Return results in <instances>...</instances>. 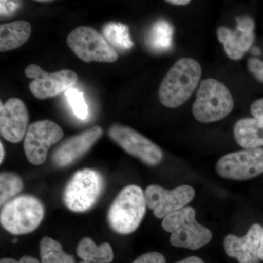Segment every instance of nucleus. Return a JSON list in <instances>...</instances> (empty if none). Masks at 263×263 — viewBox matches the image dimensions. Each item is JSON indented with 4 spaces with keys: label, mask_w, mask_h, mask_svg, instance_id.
<instances>
[{
    "label": "nucleus",
    "mask_w": 263,
    "mask_h": 263,
    "mask_svg": "<svg viewBox=\"0 0 263 263\" xmlns=\"http://www.w3.org/2000/svg\"><path fill=\"white\" fill-rule=\"evenodd\" d=\"M201 65L194 59L181 58L164 76L159 89V98L164 106L176 108L186 103L200 84Z\"/></svg>",
    "instance_id": "obj_1"
},
{
    "label": "nucleus",
    "mask_w": 263,
    "mask_h": 263,
    "mask_svg": "<svg viewBox=\"0 0 263 263\" xmlns=\"http://www.w3.org/2000/svg\"><path fill=\"white\" fill-rule=\"evenodd\" d=\"M146 201L143 190L132 184L121 190L109 208L107 219L115 233L128 235L140 226L146 212Z\"/></svg>",
    "instance_id": "obj_2"
},
{
    "label": "nucleus",
    "mask_w": 263,
    "mask_h": 263,
    "mask_svg": "<svg viewBox=\"0 0 263 263\" xmlns=\"http://www.w3.org/2000/svg\"><path fill=\"white\" fill-rule=\"evenodd\" d=\"M162 228L171 233V245L178 248L197 250L212 239V233L196 220L193 207H185L164 218Z\"/></svg>",
    "instance_id": "obj_3"
},
{
    "label": "nucleus",
    "mask_w": 263,
    "mask_h": 263,
    "mask_svg": "<svg viewBox=\"0 0 263 263\" xmlns=\"http://www.w3.org/2000/svg\"><path fill=\"white\" fill-rule=\"evenodd\" d=\"M233 107V95L226 84L207 79L200 81L192 111L198 122L211 123L228 117Z\"/></svg>",
    "instance_id": "obj_4"
},
{
    "label": "nucleus",
    "mask_w": 263,
    "mask_h": 263,
    "mask_svg": "<svg viewBox=\"0 0 263 263\" xmlns=\"http://www.w3.org/2000/svg\"><path fill=\"white\" fill-rule=\"evenodd\" d=\"M44 215V206L39 199L23 195L14 197L3 205L0 222L11 234H28L37 229Z\"/></svg>",
    "instance_id": "obj_5"
},
{
    "label": "nucleus",
    "mask_w": 263,
    "mask_h": 263,
    "mask_svg": "<svg viewBox=\"0 0 263 263\" xmlns=\"http://www.w3.org/2000/svg\"><path fill=\"white\" fill-rule=\"evenodd\" d=\"M105 180L95 170L77 171L66 184L62 200L71 212L82 213L90 210L103 194Z\"/></svg>",
    "instance_id": "obj_6"
},
{
    "label": "nucleus",
    "mask_w": 263,
    "mask_h": 263,
    "mask_svg": "<svg viewBox=\"0 0 263 263\" xmlns=\"http://www.w3.org/2000/svg\"><path fill=\"white\" fill-rule=\"evenodd\" d=\"M67 46L85 62H114L119 58L115 48L95 29L81 26L72 30L67 37Z\"/></svg>",
    "instance_id": "obj_7"
},
{
    "label": "nucleus",
    "mask_w": 263,
    "mask_h": 263,
    "mask_svg": "<svg viewBox=\"0 0 263 263\" xmlns=\"http://www.w3.org/2000/svg\"><path fill=\"white\" fill-rule=\"evenodd\" d=\"M108 136L122 149L148 166H157L163 160L162 149L149 139L133 128L122 124H113Z\"/></svg>",
    "instance_id": "obj_8"
},
{
    "label": "nucleus",
    "mask_w": 263,
    "mask_h": 263,
    "mask_svg": "<svg viewBox=\"0 0 263 263\" xmlns=\"http://www.w3.org/2000/svg\"><path fill=\"white\" fill-rule=\"evenodd\" d=\"M217 174L224 179L245 181L263 173V148H247L221 157L216 164Z\"/></svg>",
    "instance_id": "obj_9"
},
{
    "label": "nucleus",
    "mask_w": 263,
    "mask_h": 263,
    "mask_svg": "<svg viewBox=\"0 0 263 263\" xmlns=\"http://www.w3.org/2000/svg\"><path fill=\"white\" fill-rule=\"evenodd\" d=\"M62 128L50 120L37 121L29 126L24 138V152L30 163L41 165L46 162L50 147L63 138Z\"/></svg>",
    "instance_id": "obj_10"
},
{
    "label": "nucleus",
    "mask_w": 263,
    "mask_h": 263,
    "mask_svg": "<svg viewBox=\"0 0 263 263\" xmlns=\"http://www.w3.org/2000/svg\"><path fill=\"white\" fill-rule=\"evenodd\" d=\"M25 76L33 79L29 84V89L36 98H53L63 91L72 88L78 81L74 71L62 70L47 72L40 66L32 64L26 67Z\"/></svg>",
    "instance_id": "obj_11"
},
{
    "label": "nucleus",
    "mask_w": 263,
    "mask_h": 263,
    "mask_svg": "<svg viewBox=\"0 0 263 263\" xmlns=\"http://www.w3.org/2000/svg\"><path fill=\"white\" fill-rule=\"evenodd\" d=\"M147 207L158 219H164L179 212L193 200L195 191L189 185H181L174 190H165L159 185H150L144 192Z\"/></svg>",
    "instance_id": "obj_12"
},
{
    "label": "nucleus",
    "mask_w": 263,
    "mask_h": 263,
    "mask_svg": "<svg viewBox=\"0 0 263 263\" xmlns=\"http://www.w3.org/2000/svg\"><path fill=\"white\" fill-rule=\"evenodd\" d=\"M236 23L234 29L219 27L216 30L218 40L224 46L226 54L233 60H239L245 56L254 41L253 19L247 15L237 17Z\"/></svg>",
    "instance_id": "obj_13"
},
{
    "label": "nucleus",
    "mask_w": 263,
    "mask_h": 263,
    "mask_svg": "<svg viewBox=\"0 0 263 263\" xmlns=\"http://www.w3.org/2000/svg\"><path fill=\"white\" fill-rule=\"evenodd\" d=\"M103 133V129L100 126H94L67 138L53 151L52 162L60 168L68 167L89 152Z\"/></svg>",
    "instance_id": "obj_14"
},
{
    "label": "nucleus",
    "mask_w": 263,
    "mask_h": 263,
    "mask_svg": "<svg viewBox=\"0 0 263 263\" xmlns=\"http://www.w3.org/2000/svg\"><path fill=\"white\" fill-rule=\"evenodd\" d=\"M27 107L18 98H10L0 103V133L6 141L17 143L23 139L28 129Z\"/></svg>",
    "instance_id": "obj_15"
},
{
    "label": "nucleus",
    "mask_w": 263,
    "mask_h": 263,
    "mask_svg": "<svg viewBox=\"0 0 263 263\" xmlns=\"http://www.w3.org/2000/svg\"><path fill=\"white\" fill-rule=\"evenodd\" d=\"M262 232L260 224H254L245 236L227 235L224 239L226 254L236 259L238 263H259L258 254Z\"/></svg>",
    "instance_id": "obj_16"
},
{
    "label": "nucleus",
    "mask_w": 263,
    "mask_h": 263,
    "mask_svg": "<svg viewBox=\"0 0 263 263\" xmlns=\"http://www.w3.org/2000/svg\"><path fill=\"white\" fill-rule=\"evenodd\" d=\"M234 137L245 149L263 146V121L256 118H245L235 123Z\"/></svg>",
    "instance_id": "obj_17"
},
{
    "label": "nucleus",
    "mask_w": 263,
    "mask_h": 263,
    "mask_svg": "<svg viewBox=\"0 0 263 263\" xmlns=\"http://www.w3.org/2000/svg\"><path fill=\"white\" fill-rule=\"evenodd\" d=\"M32 33L30 24L15 21L0 26V51H11L23 46Z\"/></svg>",
    "instance_id": "obj_18"
},
{
    "label": "nucleus",
    "mask_w": 263,
    "mask_h": 263,
    "mask_svg": "<svg viewBox=\"0 0 263 263\" xmlns=\"http://www.w3.org/2000/svg\"><path fill=\"white\" fill-rule=\"evenodd\" d=\"M77 254L83 259L81 263H110L114 258L113 249L108 243L98 246L88 237H85L79 242Z\"/></svg>",
    "instance_id": "obj_19"
},
{
    "label": "nucleus",
    "mask_w": 263,
    "mask_h": 263,
    "mask_svg": "<svg viewBox=\"0 0 263 263\" xmlns=\"http://www.w3.org/2000/svg\"><path fill=\"white\" fill-rule=\"evenodd\" d=\"M41 263H76L73 256L66 253L60 242L44 237L40 242Z\"/></svg>",
    "instance_id": "obj_20"
},
{
    "label": "nucleus",
    "mask_w": 263,
    "mask_h": 263,
    "mask_svg": "<svg viewBox=\"0 0 263 263\" xmlns=\"http://www.w3.org/2000/svg\"><path fill=\"white\" fill-rule=\"evenodd\" d=\"M103 37L107 42L114 47L122 50H128L133 47V43L129 37V28L121 23L107 24L103 29Z\"/></svg>",
    "instance_id": "obj_21"
},
{
    "label": "nucleus",
    "mask_w": 263,
    "mask_h": 263,
    "mask_svg": "<svg viewBox=\"0 0 263 263\" xmlns=\"http://www.w3.org/2000/svg\"><path fill=\"white\" fill-rule=\"evenodd\" d=\"M24 183L18 175L4 172L0 175V205H4L23 190Z\"/></svg>",
    "instance_id": "obj_22"
},
{
    "label": "nucleus",
    "mask_w": 263,
    "mask_h": 263,
    "mask_svg": "<svg viewBox=\"0 0 263 263\" xmlns=\"http://www.w3.org/2000/svg\"><path fill=\"white\" fill-rule=\"evenodd\" d=\"M171 34L168 24L164 22H158L155 24L151 33V46L157 49L167 48L171 41Z\"/></svg>",
    "instance_id": "obj_23"
},
{
    "label": "nucleus",
    "mask_w": 263,
    "mask_h": 263,
    "mask_svg": "<svg viewBox=\"0 0 263 263\" xmlns=\"http://www.w3.org/2000/svg\"><path fill=\"white\" fill-rule=\"evenodd\" d=\"M65 95L67 101L76 117L81 120L86 119L89 114V110L83 93L74 88H70L66 91Z\"/></svg>",
    "instance_id": "obj_24"
},
{
    "label": "nucleus",
    "mask_w": 263,
    "mask_h": 263,
    "mask_svg": "<svg viewBox=\"0 0 263 263\" xmlns=\"http://www.w3.org/2000/svg\"><path fill=\"white\" fill-rule=\"evenodd\" d=\"M132 263H166V259L162 254L151 252L142 254Z\"/></svg>",
    "instance_id": "obj_25"
},
{
    "label": "nucleus",
    "mask_w": 263,
    "mask_h": 263,
    "mask_svg": "<svg viewBox=\"0 0 263 263\" xmlns=\"http://www.w3.org/2000/svg\"><path fill=\"white\" fill-rule=\"evenodd\" d=\"M248 68L257 80L263 82V62L257 58L249 59Z\"/></svg>",
    "instance_id": "obj_26"
},
{
    "label": "nucleus",
    "mask_w": 263,
    "mask_h": 263,
    "mask_svg": "<svg viewBox=\"0 0 263 263\" xmlns=\"http://www.w3.org/2000/svg\"><path fill=\"white\" fill-rule=\"evenodd\" d=\"M1 6V16H8L18 9L20 6V2L17 1H0Z\"/></svg>",
    "instance_id": "obj_27"
},
{
    "label": "nucleus",
    "mask_w": 263,
    "mask_h": 263,
    "mask_svg": "<svg viewBox=\"0 0 263 263\" xmlns=\"http://www.w3.org/2000/svg\"><path fill=\"white\" fill-rule=\"evenodd\" d=\"M251 113L254 118L263 121V98L259 99L252 104Z\"/></svg>",
    "instance_id": "obj_28"
},
{
    "label": "nucleus",
    "mask_w": 263,
    "mask_h": 263,
    "mask_svg": "<svg viewBox=\"0 0 263 263\" xmlns=\"http://www.w3.org/2000/svg\"><path fill=\"white\" fill-rule=\"evenodd\" d=\"M0 263H40L37 259L31 256L26 255L22 257L19 260H15L12 258H3L0 260Z\"/></svg>",
    "instance_id": "obj_29"
},
{
    "label": "nucleus",
    "mask_w": 263,
    "mask_h": 263,
    "mask_svg": "<svg viewBox=\"0 0 263 263\" xmlns=\"http://www.w3.org/2000/svg\"><path fill=\"white\" fill-rule=\"evenodd\" d=\"M176 263H205V262L197 256H191Z\"/></svg>",
    "instance_id": "obj_30"
},
{
    "label": "nucleus",
    "mask_w": 263,
    "mask_h": 263,
    "mask_svg": "<svg viewBox=\"0 0 263 263\" xmlns=\"http://www.w3.org/2000/svg\"><path fill=\"white\" fill-rule=\"evenodd\" d=\"M166 3H169V4L183 6V5L190 4V0H168V1H166Z\"/></svg>",
    "instance_id": "obj_31"
},
{
    "label": "nucleus",
    "mask_w": 263,
    "mask_h": 263,
    "mask_svg": "<svg viewBox=\"0 0 263 263\" xmlns=\"http://www.w3.org/2000/svg\"><path fill=\"white\" fill-rule=\"evenodd\" d=\"M258 255L259 259L263 261V228L262 235H261L260 247H259Z\"/></svg>",
    "instance_id": "obj_32"
},
{
    "label": "nucleus",
    "mask_w": 263,
    "mask_h": 263,
    "mask_svg": "<svg viewBox=\"0 0 263 263\" xmlns=\"http://www.w3.org/2000/svg\"><path fill=\"white\" fill-rule=\"evenodd\" d=\"M0 152H1V155H0V163H3V160H4L5 157V149L4 146H3V143L0 142Z\"/></svg>",
    "instance_id": "obj_33"
},
{
    "label": "nucleus",
    "mask_w": 263,
    "mask_h": 263,
    "mask_svg": "<svg viewBox=\"0 0 263 263\" xmlns=\"http://www.w3.org/2000/svg\"><path fill=\"white\" fill-rule=\"evenodd\" d=\"M38 3H49V2H51V1H37Z\"/></svg>",
    "instance_id": "obj_34"
}]
</instances>
